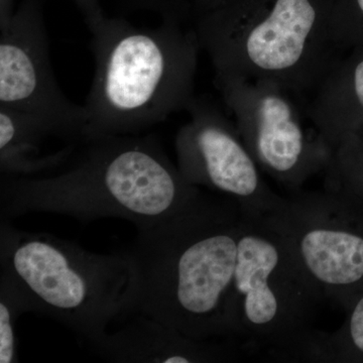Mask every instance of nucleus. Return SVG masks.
I'll return each instance as SVG.
<instances>
[{"mask_svg": "<svg viewBox=\"0 0 363 363\" xmlns=\"http://www.w3.org/2000/svg\"><path fill=\"white\" fill-rule=\"evenodd\" d=\"M83 143L82 152L61 171L2 175L1 219L28 213L67 215L82 221L119 217L140 230L205 200L152 136L102 135Z\"/></svg>", "mask_w": 363, "mask_h": 363, "instance_id": "1", "label": "nucleus"}, {"mask_svg": "<svg viewBox=\"0 0 363 363\" xmlns=\"http://www.w3.org/2000/svg\"><path fill=\"white\" fill-rule=\"evenodd\" d=\"M240 226L233 202L205 199L190 211L138 230L128 250L138 274L135 312L200 340L231 336Z\"/></svg>", "mask_w": 363, "mask_h": 363, "instance_id": "2", "label": "nucleus"}, {"mask_svg": "<svg viewBox=\"0 0 363 363\" xmlns=\"http://www.w3.org/2000/svg\"><path fill=\"white\" fill-rule=\"evenodd\" d=\"M94 77L84 105L86 140L140 135L194 101L195 30L164 20L155 28L104 16L89 28Z\"/></svg>", "mask_w": 363, "mask_h": 363, "instance_id": "3", "label": "nucleus"}, {"mask_svg": "<svg viewBox=\"0 0 363 363\" xmlns=\"http://www.w3.org/2000/svg\"><path fill=\"white\" fill-rule=\"evenodd\" d=\"M0 267L26 312L51 317L88 345L135 311L138 274L128 250L98 255L1 219Z\"/></svg>", "mask_w": 363, "mask_h": 363, "instance_id": "4", "label": "nucleus"}, {"mask_svg": "<svg viewBox=\"0 0 363 363\" xmlns=\"http://www.w3.org/2000/svg\"><path fill=\"white\" fill-rule=\"evenodd\" d=\"M324 0H226L195 28L215 79L272 80L303 95L341 57Z\"/></svg>", "mask_w": 363, "mask_h": 363, "instance_id": "5", "label": "nucleus"}, {"mask_svg": "<svg viewBox=\"0 0 363 363\" xmlns=\"http://www.w3.org/2000/svg\"><path fill=\"white\" fill-rule=\"evenodd\" d=\"M321 297L281 234L266 220L241 215L231 296V336L286 352L309 335Z\"/></svg>", "mask_w": 363, "mask_h": 363, "instance_id": "6", "label": "nucleus"}, {"mask_svg": "<svg viewBox=\"0 0 363 363\" xmlns=\"http://www.w3.org/2000/svg\"><path fill=\"white\" fill-rule=\"evenodd\" d=\"M321 298L344 308L363 292V205L338 191L286 199L262 216Z\"/></svg>", "mask_w": 363, "mask_h": 363, "instance_id": "7", "label": "nucleus"}, {"mask_svg": "<svg viewBox=\"0 0 363 363\" xmlns=\"http://www.w3.org/2000/svg\"><path fill=\"white\" fill-rule=\"evenodd\" d=\"M250 154L264 173L290 189L328 168L334 152L304 123L298 93L272 80L215 79Z\"/></svg>", "mask_w": 363, "mask_h": 363, "instance_id": "8", "label": "nucleus"}, {"mask_svg": "<svg viewBox=\"0 0 363 363\" xmlns=\"http://www.w3.org/2000/svg\"><path fill=\"white\" fill-rule=\"evenodd\" d=\"M0 30V106L33 117L64 142H85L84 106L70 101L55 78L37 0H23Z\"/></svg>", "mask_w": 363, "mask_h": 363, "instance_id": "9", "label": "nucleus"}, {"mask_svg": "<svg viewBox=\"0 0 363 363\" xmlns=\"http://www.w3.org/2000/svg\"><path fill=\"white\" fill-rule=\"evenodd\" d=\"M187 112L190 121L175 140L177 166L186 181L220 193L248 218L283 207L286 198L262 180L259 164L235 124L204 99L195 98Z\"/></svg>", "mask_w": 363, "mask_h": 363, "instance_id": "10", "label": "nucleus"}, {"mask_svg": "<svg viewBox=\"0 0 363 363\" xmlns=\"http://www.w3.org/2000/svg\"><path fill=\"white\" fill-rule=\"evenodd\" d=\"M89 344L108 362L118 363H208L225 362L228 350L212 340L185 335L156 318L133 312Z\"/></svg>", "mask_w": 363, "mask_h": 363, "instance_id": "11", "label": "nucleus"}, {"mask_svg": "<svg viewBox=\"0 0 363 363\" xmlns=\"http://www.w3.org/2000/svg\"><path fill=\"white\" fill-rule=\"evenodd\" d=\"M315 91L308 116L334 152L363 125V49L340 57Z\"/></svg>", "mask_w": 363, "mask_h": 363, "instance_id": "12", "label": "nucleus"}, {"mask_svg": "<svg viewBox=\"0 0 363 363\" xmlns=\"http://www.w3.org/2000/svg\"><path fill=\"white\" fill-rule=\"evenodd\" d=\"M54 138L32 116L0 106V169L1 175L37 176L60 168L74 154H42V145Z\"/></svg>", "mask_w": 363, "mask_h": 363, "instance_id": "13", "label": "nucleus"}, {"mask_svg": "<svg viewBox=\"0 0 363 363\" xmlns=\"http://www.w3.org/2000/svg\"><path fill=\"white\" fill-rule=\"evenodd\" d=\"M344 323L332 334L313 332L302 351L303 359L363 362V292L345 308Z\"/></svg>", "mask_w": 363, "mask_h": 363, "instance_id": "14", "label": "nucleus"}, {"mask_svg": "<svg viewBox=\"0 0 363 363\" xmlns=\"http://www.w3.org/2000/svg\"><path fill=\"white\" fill-rule=\"evenodd\" d=\"M330 190L338 191L363 205V143L350 135L334 150L327 168Z\"/></svg>", "mask_w": 363, "mask_h": 363, "instance_id": "15", "label": "nucleus"}, {"mask_svg": "<svg viewBox=\"0 0 363 363\" xmlns=\"http://www.w3.org/2000/svg\"><path fill=\"white\" fill-rule=\"evenodd\" d=\"M26 313L25 303L7 279L0 278V363L18 362L16 323Z\"/></svg>", "mask_w": 363, "mask_h": 363, "instance_id": "16", "label": "nucleus"}, {"mask_svg": "<svg viewBox=\"0 0 363 363\" xmlns=\"http://www.w3.org/2000/svg\"><path fill=\"white\" fill-rule=\"evenodd\" d=\"M331 37L340 52L363 49V0H342L333 9Z\"/></svg>", "mask_w": 363, "mask_h": 363, "instance_id": "17", "label": "nucleus"}, {"mask_svg": "<svg viewBox=\"0 0 363 363\" xmlns=\"http://www.w3.org/2000/svg\"><path fill=\"white\" fill-rule=\"evenodd\" d=\"M143 7L156 11L164 20L181 21L182 9L179 0H135Z\"/></svg>", "mask_w": 363, "mask_h": 363, "instance_id": "18", "label": "nucleus"}, {"mask_svg": "<svg viewBox=\"0 0 363 363\" xmlns=\"http://www.w3.org/2000/svg\"><path fill=\"white\" fill-rule=\"evenodd\" d=\"M73 1L77 4L81 13L84 16L88 28L104 18V16L98 0H73Z\"/></svg>", "mask_w": 363, "mask_h": 363, "instance_id": "19", "label": "nucleus"}, {"mask_svg": "<svg viewBox=\"0 0 363 363\" xmlns=\"http://www.w3.org/2000/svg\"><path fill=\"white\" fill-rule=\"evenodd\" d=\"M352 136H354V138H357L360 143H363V125L357 131V133H354V135H352Z\"/></svg>", "mask_w": 363, "mask_h": 363, "instance_id": "20", "label": "nucleus"}]
</instances>
